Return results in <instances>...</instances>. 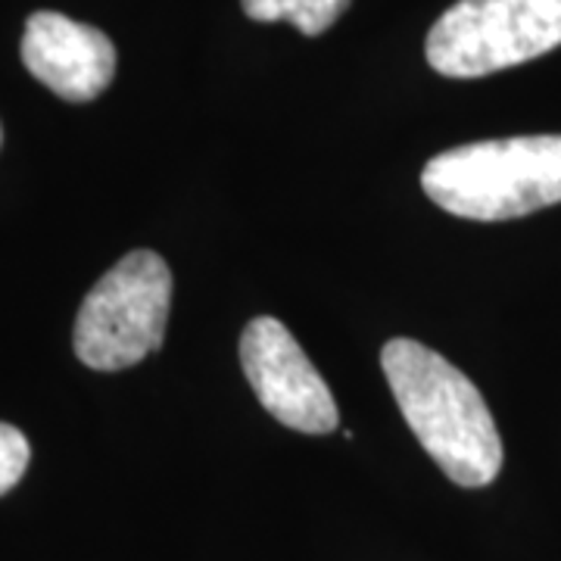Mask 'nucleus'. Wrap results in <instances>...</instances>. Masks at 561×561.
Segmentation results:
<instances>
[{"mask_svg": "<svg viewBox=\"0 0 561 561\" xmlns=\"http://www.w3.org/2000/svg\"><path fill=\"white\" fill-rule=\"evenodd\" d=\"M381 365L402 419L443 474L459 486L496 481L505 453L481 390L419 341H390L381 350Z\"/></svg>", "mask_w": 561, "mask_h": 561, "instance_id": "1", "label": "nucleus"}, {"mask_svg": "<svg viewBox=\"0 0 561 561\" xmlns=\"http://www.w3.org/2000/svg\"><path fill=\"white\" fill-rule=\"evenodd\" d=\"M421 187L459 219L505 221L540 213L561 203V135L453 147L424 165Z\"/></svg>", "mask_w": 561, "mask_h": 561, "instance_id": "2", "label": "nucleus"}, {"mask_svg": "<svg viewBox=\"0 0 561 561\" xmlns=\"http://www.w3.org/2000/svg\"><path fill=\"white\" fill-rule=\"evenodd\" d=\"M172 306V272L153 250L122 256L84 297L76 356L94 371H122L157 353Z\"/></svg>", "mask_w": 561, "mask_h": 561, "instance_id": "3", "label": "nucleus"}, {"mask_svg": "<svg viewBox=\"0 0 561 561\" xmlns=\"http://www.w3.org/2000/svg\"><path fill=\"white\" fill-rule=\"evenodd\" d=\"M561 44V0H459L424 41L427 62L446 79H481Z\"/></svg>", "mask_w": 561, "mask_h": 561, "instance_id": "4", "label": "nucleus"}, {"mask_svg": "<svg viewBox=\"0 0 561 561\" xmlns=\"http://www.w3.org/2000/svg\"><path fill=\"white\" fill-rule=\"evenodd\" d=\"M241 365L265 412L300 434H331L337 402L284 321L253 319L241 334Z\"/></svg>", "mask_w": 561, "mask_h": 561, "instance_id": "5", "label": "nucleus"}, {"mask_svg": "<svg viewBox=\"0 0 561 561\" xmlns=\"http://www.w3.org/2000/svg\"><path fill=\"white\" fill-rule=\"evenodd\" d=\"M22 62L62 101L88 103L116 76V47L101 28L41 10L25 22Z\"/></svg>", "mask_w": 561, "mask_h": 561, "instance_id": "6", "label": "nucleus"}, {"mask_svg": "<svg viewBox=\"0 0 561 561\" xmlns=\"http://www.w3.org/2000/svg\"><path fill=\"white\" fill-rule=\"evenodd\" d=\"M243 13L256 22H294L302 35H321L341 20L350 0H241Z\"/></svg>", "mask_w": 561, "mask_h": 561, "instance_id": "7", "label": "nucleus"}, {"mask_svg": "<svg viewBox=\"0 0 561 561\" xmlns=\"http://www.w3.org/2000/svg\"><path fill=\"white\" fill-rule=\"evenodd\" d=\"M28 461H32V446L25 440V434L20 427L0 421V496L22 481Z\"/></svg>", "mask_w": 561, "mask_h": 561, "instance_id": "8", "label": "nucleus"}]
</instances>
